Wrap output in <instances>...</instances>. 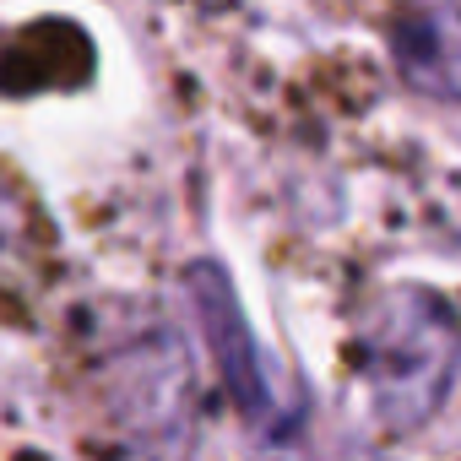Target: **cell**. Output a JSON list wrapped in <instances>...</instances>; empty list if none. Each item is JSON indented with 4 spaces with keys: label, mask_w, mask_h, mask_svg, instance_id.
Here are the masks:
<instances>
[{
    "label": "cell",
    "mask_w": 461,
    "mask_h": 461,
    "mask_svg": "<svg viewBox=\"0 0 461 461\" xmlns=\"http://www.w3.org/2000/svg\"><path fill=\"white\" fill-rule=\"evenodd\" d=\"M358 358H364L375 423L391 434H412L439 412V402L456 385L461 315L418 283L385 288L364 321Z\"/></svg>",
    "instance_id": "obj_1"
},
{
    "label": "cell",
    "mask_w": 461,
    "mask_h": 461,
    "mask_svg": "<svg viewBox=\"0 0 461 461\" xmlns=\"http://www.w3.org/2000/svg\"><path fill=\"white\" fill-rule=\"evenodd\" d=\"M185 288H190V310L206 331V348L217 358V375L234 396V407L245 412L250 429H261L267 439H283L304 423V396L299 385L267 358V348L256 342L240 299H234V283L217 261H195L185 272Z\"/></svg>",
    "instance_id": "obj_2"
},
{
    "label": "cell",
    "mask_w": 461,
    "mask_h": 461,
    "mask_svg": "<svg viewBox=\"0 0 461 461\" xmlns=\"http://www.w3.org/2000/svg\"><path fill=\"white\" fill-rule=\"evenodd\" d=\"M391 55L418 93L461 104V17L456 12H445V6L407 12L391 28Z\"/></svg>",
    "instance_id": "obj_3"
}]
</instances>
